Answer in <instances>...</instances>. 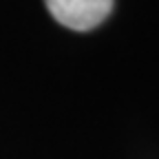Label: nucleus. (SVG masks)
<instances>
[{"instance_id":"obj_1","label":"nucleus","mask_w":159,"mask_h":159,"mask_svg":"<svg viewBox=\"0 0 159 159\" xmlns=\"http://www.w3.org/2000/svg\"><path fill=\"white\" fill-rule=\"evenodd\" d=\"M44 5L62 27L91 31L108 18L113 0H44Z\"/></svg>"}]
</instances>
